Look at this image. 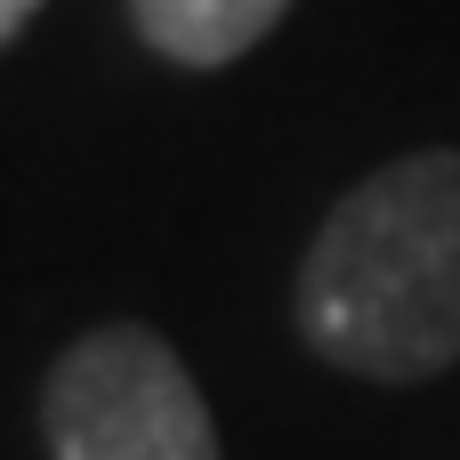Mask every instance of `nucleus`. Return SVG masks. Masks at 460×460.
<instances>
[{
  "mask_svg": "<svg viewBox=\"0 0 460 460\" xmlns=\"http://www.w3.org/2000/svg\"><path fill=\"white\" fill-rule=\"evenodd\" d=\"M40 429L57 460H218L210 404L162 332L105 323L73 340L40 388Z\"/></svg>",
  "mask_w": 460,
  "mask_h": 460,
  "instance_id": "2",
  "label": "nucleus"
},
{
  "mask_svg": "<svg viewBox=\"0 0 460 460\" xmlns=\"http://www.w3.org/2000/svg\"><path fill=\"white\" fill-rule=\"evenodd\" d=\"M291 0H129L146 49H162L170 65H226L251 40H267L283 24Z\"/></svg>",
  "mask_w": 460,
  "mask_h": 460,
  "instance_id": "3",
  "label": "nucleus"
},
{
  "mask_svg": "<svg viewBox=\"0 0 460 460\" xmlns=\"http://www.w3.org/2000/svg\"><path fill=\"white\" fill-rule=\"evenodd\" d=\"M299 332L364 380L460 364V154H404L323 218L299 267Z\"/></svg>",
  "mask_w": 460,
  "mask_h": 460,
  "instance_id": "1",
  "label": "nucleus"
},
{
  "mask_svg": "<svg viewBox=\"0 0 460 460\" xmlns=\"http://www.w3.org/2000/svg\"><path fill=\"white\" fill-rule=\"evenodd\" d=\"M32 8H40V0H0V40H16V32L32 24Z\"/></svg>",
  "mask_w": 460,
  "mask_h": 460,
  "instance_id": "4",
  "label": "nucleus"
}]
</instances>
